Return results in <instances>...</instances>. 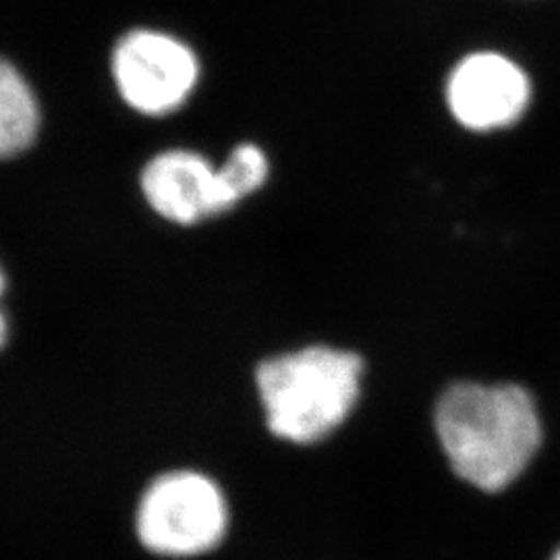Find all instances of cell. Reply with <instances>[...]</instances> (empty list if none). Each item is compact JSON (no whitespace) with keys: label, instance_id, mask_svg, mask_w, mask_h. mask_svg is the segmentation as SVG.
<instances>
[{"label":"cell","instance_id":"cell-8","mask_svg":"<svg viewBox=\"0 0 560 560\" xmlns=\"http://www.w3.org/2000/svg\"><path fill=\"white\" fill-rule=\"evenodd\" d=\"M219 171L226 198L233 208H237L245 198L260 191L270 175V162L260 145L240 143L222 162Z\"/></svg>","mask_w":560,"mask_h":560},{"label":"cell","instance_id":"cell-6","mask_svg":"<svg viewBox=\"0 0 560 560\" xmlns=\"http://www.w3.org/2000/svg\"><path fill=\"white\" fill-rule=\"evenodd\" d=\"M141 191L159 217L183 226L233 210L221 171L194 150H166L154 156L141 173Z\"/></svg>","mask_w":560,"mask_h":560},{"label":"cell","instance_id":"cell-4","mask_svg":"<svg viewBox=\"0 0 560 560\" xmlns=\"http://www.w3.org/2000/svg\"><path fill=\"white\" fill-rule=\"evenodd\" d=\"M113 75L122 101L133 110L161 117L189 101L200 81V60L171 34L136 30L117 44Z\"/></svg>","mask_w":560,"mask_h":560},{"label":"cell","instance_id":"cell-5","mask_svg":"<svg viewBox=\"0 0 560 560\" xmlns=\"http://www.w3.org/2000/svg\"><path fill=\"white\" fill-rule=\"evenodd\" d=\"M446 106L469 131L515 125L532 101V83L520 65L501 52L480 50L460 59L446 80Z\"/></svg>","mask_w":560,"mask_h":560},{"label":"cell","instance_id":"cell-2","mask_svg":"<svg viewBox=\"0 0 560 560\" xmlns=\"http://www.w3.org/2000/svg\"><path fill=\"white\" fill-rule=\"evenodd\" d=\"M361 378L360 355L328 345H310L261 361L256 386L268 430L293 444L324 441L353 413Z\"/></svg>","mask_w":560,"mask_h":560},{"label":"cell","instance_id":"cell-7","mask_svg":"<svg viewBox=\"0 0 560 560\" xmlns=\"http://www.w3.org/2000/svg\"><path fill=\"white\" fill-rule=\"evenodd\" d=\"M40 129V110L18 69L0 59V159L27 150Z\"/></svg>","mask_w":560,"mask_h":560},{"label":"cell","instance_id":"cell-1","mask_svg":"<svg viewBox=\"0 0 560 560\" xmlns=\"http://www.w3.org/2000/svg\"><path fill=\"white\" fill-rule=\"evenodd\" d=\"M434 430L455 476L501 492L527 469L541 442L538 407L520 384L455 382L434 409Z\"/></svg>","mask_w":560,"mask_h":560},{"label":"cell","instance_id":"cell-9","mask_svg":"<svg viewBox=\"0 0 560 560\" xmlns=\"http://www.w3.org/2000/svg\"><path fill=\"white\" fill-rule=\"evenodd\" d=\"M2 291H4V277L0 272V295H2ZM4 342H7V320H4V316L0 312V349L4 347Z\"/></svg>","mask_w":560,"mask_h":560},{"label":"cell","instance_id":"cell-10","mask_svg":"<svg viewBox=\"0 0 560 560\" xmlns=\"http://www.w3.org/2000/svg\"><path fill=\"white\" fill-rule=\"evenodd\" d=\"M555 560H560V550H559V555H557V557H555Z\"/></svg>","mask_w":560,"mask_h":560},{"label":"cell","instance_id":"cell-3","mask_svg":"<svg viewBox=\"0 0 560 560\" xmlns=\"http://www.w3.org/2000/svg\"><path fill=\"white\" fill-rule=\"evenodd\" d=\"M229 506L208 476L180 469L162 474L141 494L136 532L159 557L191 559L214 550L226 536Z\"/></svg>","mask_w":560,"mask_h":560}]
</instances>
